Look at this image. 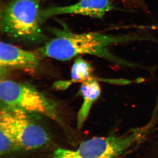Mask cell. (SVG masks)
<instances>
[{
  "label": "cell",
  "instance_id": "10",
  "mask_svg": "<svg viewBox=\"0 0 158 158\" xmlns=\"http://www.w3.org/2000/svg\"><path fill=\"white\" fill-rule=\"evenodd\" d=\"M121 1H122L123 2H130L131 0H121ZM132 1H134V0H132Z\"/></svg>",
  "mask_w": 158,
  "mask_h": 158
},
{
  "label": "cell",
  "instance_id": "2",
  "mask_svg": "<svg viewBox=\"0 0 158 158\" xmlns=\"http://www.w3.org/2000/svg\"><path fill=\"white\" fill-rule=\"evenodd\" d=\"M40 0H13L1 16V28L8 36L23 41L38 42L43 39L40 27Z\"/></svg>",
  "mask_w": 158,
  "mask_h": 158
},
{
  "label": "cell",
  "instance_id": "3",
  "mask_svg": "<svg viewBox=\"0 0 158 158\" xmlns=\"http://www.w3.org/2000/svg\"><path fill=\"white\" fill-rule=\"evenodd\" d=\"M0 100L2 106L60 120L56 103L28 84L1 79Z\"/></svg>",
  "mask_w": 158,
  "mask_h": 158
},
{
  "label": "cell",
  "instance_id": "4",
  "mask_svg": "<svg viewBox=\"0 0 158 158\" xmlns=\"http://www.w3.org/2000/svg\"><path fill=\"white\" fill-rule=\"evenodd\" d=\"M34 115L16 108L1 107L0 123L9 130L19 149H38L50 141L48 133L35 120Z\"/></svg>",
  "mask_w": 158,
  "mask_h": 158
},
{
  "label": "cell",
  "instance_id": "5",
  "mask_svg": "<svg viewBox=\"0 0 158 158\" xmlns=\"http://www.w3.org/2000/svg\"><path fill=\"white\" fill-rule=\"evenodd\" d=\"M126 151L124 139L112 135L89 138L76 149L58 148L44 158H122Z\"/></svg>",
  "mask_w": 158,
  "mask_h": 158
},
{
  "label": "cell",
  "instance_id": "8",
  "mask_svg": "<svg viewBox=\"0 0 158 158\" xmlns=\"http://www.w3.org/2000/svg\"><path fill=\"white\" fill-rule=\"evenodd\" d=\"M79 93L83 100L77 116V127L81 129L88 118L93 104L100 96L101 90L98 80L93 77L81 83Z\"/></svg>",
  "mask_w": 158,
  "mask_h": 158
},
{
  "label": "cell",
  "instance_id": "6",
  "mask_svg": "<svg viewBox=\"0 0 158 158\" xmlns=\"http://www.w3.org/2000/svg\"><path fill=\"white\" fill-rule=\"evenodd\" d=\"M113 9L110 0H80L69 6H53L44 9L40 12V21L41 23L53 16L69 14L102 19Z\"/></svg>",
  "mask_w": 158,
  "mask_h": 158
},
{
  "label": "cell",
  "instance_id": "1",
  "mask_svg": "<svg viewBox=\"0 0 158 158\" xmlns=\"http://www.w3.org/2000/svg\"><path fill=\"white\" fill-rule=\"evenodd\" d=\"M55 37L37 51L41 56L62 61H69L82 55L108 59L121 65L130 63L118 59L108 50L109 46L141 39L137 36H113L98 32L77 34L67 30L56 29Z\"/></svg>",
  "mask_w": 158,
  "mask_h": 158
},
{
  "label": "cell",
  "instance_id": "9",
  "mask_svg": "<svg viewBox=\"0 0 158 158\" xmlns=\"http://www.w3.org/2000/svg\"><path fill=\"white\" fill-rule=\"evenodd\" d=\"M93 71L91 64L81 57H77L72 66L70 80L56 82L53 88L57 90H64L73 84L83 83L93 77Z\"/></svg>",
  "mask_w": 158,
  "mask_h": 158
},
{
  "label": "cell",
  "instance_id": "7",
  "mask_svg": "<svg viewBox=\"0 0 158 158\" xmlns=\"http://www.w3.org/2000/svg\"><path fill=\"white\" fill-rule=\"evenodd\" d=\"M40 56L37 51L27 50L2 41L0 43L1 71L16 69L33 72L39 67Z\"/></svg>",
  "mask_w": 158,
  "mask_h": 158
}]
</instances>
